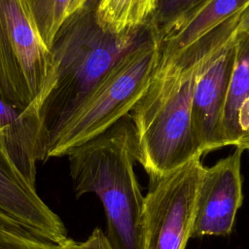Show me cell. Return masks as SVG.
<instances>
[{"mask_svg": "<svg viewBox=\"0 0 249 249\" xmlns=\"http://www.w3.org/2000/svg\"><path fill=\"white\" fill-rule=\"evenodd\" d=\"M248 5L249 0H204L161 38L159 57H170Z\"/></svg>", "mask_w": 249, "mask_h": 249, "instance_id": "obj_12", "label": "cell"}, {"mask_svg": "<svg viewBox=\"0 0 249 249\" xmlns=\"http://www.w3.org/2000/svg\"><path fill=\"white\" fill-rule=\"evenodd\" d=\"M72 0H24L36 28L50 50L61 24L68 17Z\"/></svg>", "mask_w": 249, "mask_h": 249, "instance_id": "obj_14", "label": "cell"}, {"mask_svg": "<svg viewBox=\"0 0 249 249\" xmlns=\"http://www.w3.org/2000/svg\"><path fill=\"white\" fill-rule=\"evenodd\" d=\"M204 0H160L152 23L160 38L171 31L187 15Z\"/></svg>", "mask_w": 249, "mask_h": 249, "instance_id": "obj_15", "label": "cell"}, {"mask_svg": "<svg viewBox=\"0 0 249 249\" xmlns=\"http://www.w3.org/2000/svg\"><path fill=\"white\" fill-rule=\"evenodd\" d=\"M204 167L200 158H196L176 170L150 178L144 197L143 249H185Z\"/></svg>", "mask_w": 249, "mask_h": 249, "instance_id": "obj_6", "label": "cell"}, {"mask_svg": "<svg viewBox=\"0 0 249 249\" xmlns=\"http://www.w3.org/2000/svg\"><path fill=\"white\" fill-rule=\"evenodd\" d=\"M97 4L89 0L70 14L50 49L51 71L39 99L49 138L125 53L159 33L152 21L120 34L104 30L97 20Z\"/></svg>", "mask_w": 249, "mask_h": 249, "instance_id": "obj_1", "label": "cell"}, {"mask_svg": "<svg viewBox=\"0 0 249 249\" xmlns=\"http://www.w3.org/2000/svg\"><path fill=\"white\" fill-rule=\"evenodd\" d=\"M234 62L233 38L200 69L194 89L191 124L203 152L225 147L223 116Z\"/></svg>", "mask_w": 249, "mask_h": 249, "instance_id": "obj_9", "label": "cell"}, {"mask_svg": "<svg viewBox=\"0 0 249 249\" xmlns=\"http://www.w3.org/2000/svg\"><path fill=\"white\" fill-rule=\"evenodd\" d=\"M234 62L223 116L225 146L249 150V32L235 33Z\"/></svg>", "mask_w": 249, "mask_h": 249, "instance_id": "obj_11", "label": "cell"}, {"mask_svg": "<svg viewBox=\"0 0 249 249\" xmlns=\"http://www.w3.org/2000/svg\"><path fill=\"white\" fill-rule=\"evenodd\" d=\"M51 52L24 0H0V93L12 105L39 108L51 71Z\"/></svg>", "mask_w": 249, "mask_h": 249, "instance_id": "obj_5", "label": "cell"}, {"mask_svg": "<svg viewBox=\"0 0 249 249\" xmlns=\"http://www.w3.org/2000/svg\"><path fill=\"white\" fill-rule=\"evenodd\" d=\"M249 32V5L241 12L238 19L236 33Z\"/></svg>", "mask_w": 249, "mask_h": 249, "instance_id": "obj_18", "label": "cell"}, {"mask_svg": "<svg viewBox=\"0 0 249 249\" xmlns=\"http://www.w3.org/2000/svg\"><path fill=\"white\" fill-rule=\"evenodd\" d=\"M67 157L76 196L94 193L103 205L113 249H143L145 196L134 173L139 146L130 114Z\"/></svg>", "mask_w": 249, "mask_h": 249, "instance_id": "obj_2", "label": "cell"}, {"mask_svg": "<svg viewBox=\"0 0 249 249\" xmlns=\"http://www.w3.org/2000/svg\"><path fill=\"white\" fill-rule=\"evenodd\" d=\"M235 151L204 167L197 187L191 237L228 235L242 204L241 156Z\"/></svg>", "mask_w": 249, "mask_h": 249, "instance_id": "obj_8", "label": "cell"}, {"mask_svg": "<svg viewBox=\"0 0 249 249\" xmlns=\"http://www.w3.org/2000/svg\"><path fill=\"white\" fill-rule=\"evenodd\" d=\"M160 35L154 34L125 53L97 82L49 138L47 160L67 156L77 146L130 114L145 93L160 55Z\"/></svg>", "mask_w": 249, "mask_h": 249, "instance_id": "obj_3", "label": "cell"}, {"mask_svg": "<svg viewBox=\"0 0 249 249\" xmlns=\"http://www.w3.org/2000/svg\"><path fill=\"white\" fill-rule=\"evenodd\" d=\"M205 63L172 85H149L130 112L138 139V162L150 178L203 155L192 128L191 105L197 75Z\"/></svg>", "mask_w": 249, "mask_h": 249, "instance_id": "obj_4", "label": "cell"}, {"mask_svg": "<svg viewBox=\"0 0 249 249\" xmlns=\"http://www.w3.org/2000/svg\"><path fill=\"white\" fill-rule=\"evenodd\" d=\"M160 0H98L97 20L107 31L120 34L149 23Z\"/></svg>", "mask_w": 249, "mask_h": 249, "instance_id": "obj_13", "label": "cell"}, {"mask_svg": "<svg viewBox=\"0 0 249 249\" xmlns=\"http://www.w3.org/2000/svg\"><path fill=\"white\" fill-rule=\"evenodd\" d=\"M0 140L18 170L35 186L37 162L47 160L49 141L39 108L20 110L0 93Z\"/></svg>", "mask_w": 249, "mask_h": 249, "instance_id": "obj_10", "label": "cell"}, {"mask_svg": "<svg viewBox=\"0 0 249 249\" xmlns=\"http://www.w3.org/2000/svg\"><path fill=\"white\" fill-rule=\"evenodd\" d=\"M0 249H59V246L0 231Z\"/></svg>", "mask_w": 249, "mask_h": 249, "instance_id": "obj_16", "label": "cell"}, {"mask_svg": "<svg viewBox=\"0 0 249 249\" xmlns=\"http://www.w3.org/2000/svg\"><path fill=\"white\" fill-rule=\"evenodd\" d=\"M58 246L59 249H113L106 233L97 228L85 241L76 242L69 238L64 244Z\"/></svg>", "mask_w": 249, "mask_h": 249, "instance_id": "obj_17", "label": "cell"}, {"mask_svg": "<svg viewBox=\"0 0 249 249\" xmlns=\"http://www.w3.org/2000/svg\"><path fill=\"white\" fill-rule=\"evenodd\" d=\"M89 0H72L69 10H68V16L72 13H74L75 11H77L79 8H81L82 6H84L86 3H88Z\"/></svg>", "mask_w": 249, "mask_h": 249, "instance_id": "obj_19", "label": "cell"}, {"mask_svg": "<svg viewBox=\"0 0 249 249\" xmlns=\"http://www.w3.org/2000/svg\"><path fill=\"white\" fill-rule=\"evenodd\" d=\"M0 231L62 245L67 230L11 160L0 140Z\"/></svg>", "mask_w": 249, "mask_h": 249, "instance_id": "obj_7", "label": "cell"}]
</instances>
